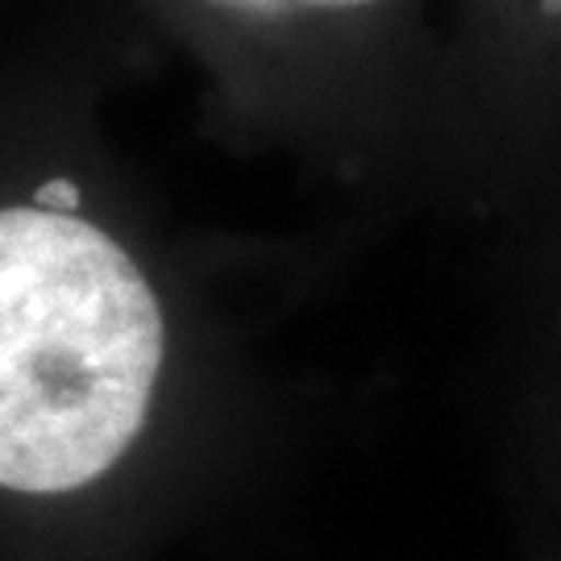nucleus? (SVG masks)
<instances>
[{"label":"nucleus","mask_w":561,"mask_h":561,"mask_svg":"<svg viewBox=\"0 0 561 561\" xmlns=\"http://www.w3.org/2000/svg\"><path fill=\"white\" fill-rule=\"evenodd\" d=\"M167 350L138 262L80 213H0V482L62 495L108 474L150 416Z\"/></svg>","instance_id":"nucleus-1"},{"label":"nucleus","mask_w":561,"mask_h":561,"mask_svg":"<svg viewBox=\"0 0 561 561\" xmlns=\"http://www.w3.org/2000/svg\"><path fill=\"white\" fill-rule=\"evenodd\" d=\"M225 13H238V18H291V13H304V9H358V4H370V0H208Z\"/></svg>","instance_id":"nucleus-2"},{"label":"nucleus","mask_w":561,"mask_h":561,"mask_svg":"<svg viewBox=\"0 0 561 561\" xmlns=\"http://www.w3.org/2000/svg\"><path fill=\"white\" fill-rule=\"evenodd\" d=\"M42 208H55V213H80V187L71 180H50V183H42V192H38V201Z\"/></svg>","instance_id":"nucleus-3"}]
</instances>
